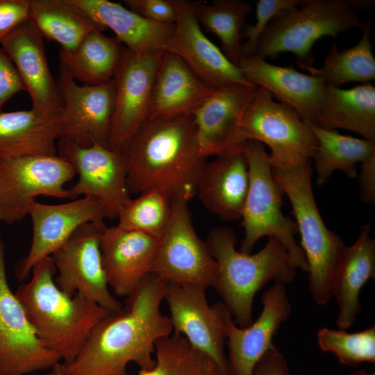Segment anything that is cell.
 <instances>
[{"mask_svg":"<svg viewBox=\"0 0 375 375\" xmlns=\"http://www.w3.org/2000/svg\"><path fill=\"white\" fill-rule=\"evenodd\" d=\"M158 239L117 226H106L100 238L108 286L119 297L130 296L151 273Z\"/></svg>","mask_w":375,"mask_h":375,"instance_id":"cell-22","label":"cell"},{"mask_svg":"<svg viewBox=\"0 0 375 375\" xmlns=\"http://www.w3.org/2000/svg\"><path fill=\"white\" fill-rule=\"evenodd\" d=\"M272 171L292 205L301 247L308 265L311 296L317 305H326L333 298L334 276L346 246L326 227L320 215L312 188L311 160Z\"/></svg>","mask_w":375,"mask_h":375,"instance_id":"cell-5","label":"cell"},{"mask_svg":"<svg viewBox=\"0 0 375 375\" xmlns=\"http://www.w3.org/2000/svg\"><path fill=\"white\" fill-rule=\"evenodd\" d=\"M126 8L151 22L174 24L176 9L173 0H124Z\"/></svg>","mask_w":375,"mask_h":375,"instance_id":"cell-39","label":"cell"},{"mask_svg":"<svg viewBox=\"0 0 375 375\" xmlns=\"http://www.w3.org/2000/svg\"><path fill=\"white\" fill-rule=\"evenodd\" d=\"M244 151L249 184L240 219L244 236L240 251L251 253L260 238L273 237L289 253L292 266L308 272L303 251L295 240L297 224L282 212L283 192L273 177L268 153L263 144L255 140L246 141Z\"/></svg>","mask_w":375,"mask_h":375,"instance_id":"cell-7","label":"cell"},{"mask_svg":"<svg viewBox=\"0 0 375 375\" xmlns=\"http://www.w3.org/2000/svg\"><path fill=\"white\" fill-rule=\"evenodd\" d=\"M28 215L33 238L28 252L15 267L20 282L27 279L34 266L51 256L81 226L106 219L101 202L89 196L60 204H45L36 200L31 206Z\"/></svg>","mask_w":375,"mask_h":375,"instance_id":"cell-17","label":"cell"},{"mask_svg":"<svg viewBox=\"0 0 375 375\" xmlns=\"http://www.w3.org/2000/svg\"><path fill=\"white\" fill-rule=\"evenodd\" d=\"M262 308L257 319L239 327L231 317L226 325L230 375H252L260 358L275 345L273 338L289 318L292 307L285 285L274 282L262 296Z\"/></svg>","mask_w":375,"mask_h":375,"instance_id":"cell-19","label":"cell"},{"mask_svg":"<svg viewBox=\"0 0 375 375\" xmlns=\"http://www.w3.org/2000/svg\"><path fill=\"white\" fill-rule=\"evenodd\" d=\"M354 1L304 0L296 9L274 17L260 35L252 56L265 59L281 53H292L303 69L312 67V49L325 36L362 25L353 7Z\"/></svg>","mask_w":375,"mask_h":375,"instance_id":"cell-6","label":"cell"},{"mask_svg":"<svg viewBox=\"0 0 375 375\" xmlns=\"http://www.w3.org/2000/svg\"><path fill=\"white\" fill-rule=\"evenodd\" d=\"M60 356L38 338L8 285L5 247L0 242V375H26L51 369Z\"/></svg>","mask_w":375,"mask_h":375,"instance_id":"cell-14","label":"cell"},{"mask_svg":"<svg viewBox=\"0 0 375 375\" xmlns=\"http://www.w3.org/2000/svg\"><path fill=\"white\" fill-rule=\"evenodd\" d=\"M362 34L355 46L338 51L334 42L322 67L313 66L305 69L310 75L322 77L326 86L340 88L349 82L370 83L375 78V58L370 42L371 21L362 24Z\"/></svg>","mask_w":375,"mask_h":375,"instance_id":"cell-33","label":"cell"},{"mask_svg":"<svg viewBox=\"0 0 375 375\" xmlns=\"http://www.w3.org/2000/svg\"><path fill=\"white\" fill-rule=\"evenodd\" d=\"M30 19L44 39L65 51L74 50L90 33L106 30L68 0H30Z\"/></svg>","mask_w":375,"mask_h":375,"instance_id":"cell-31","label":"cell"},{"mask_svg":"<svg viewBox=\"0 0 375 375\" xmlns=\"http://www.w3.org/2000/svg\"><path fill=\"white\" fill-rule=\"evenodd\" d=\"M347 375H375V374L374 372H369L365 370H359Z\"/></svg>","mask_w":375,"mask_h":375,"instance_id":"cell-45","label":"cell"},{"mask_svg":"<svg viewBox=\"0 0 375 375\" xmlns=\"http://www.w3.org/2000/svg\"><path fill=\"white\" fill-rule=\"evenodd\" d=\"M317 140L313 156L316 183L324 185L335 170L357 176L356 165L375 155V141L353 138L310 125Z\"/></svg>","mask_w":375,"mask_h":375,"instance_id":"cell-32","label":"cell"},{"mask_svg":"<svg viewBox=\"0 0 375 375\" xmlns=\"http://www.w3.org/2000/svg\"><path fill=\"white\" fill-rule=\"evenodd\" d=\"M251 10L249 3L240 0H215L210 4L198 2L200 25L219 40L222 51L234 65L242 58V35Z\"/></svg>","mask_w":375,"mask_h":375,"instance_id":"cell-34","label":"cell"},{"mask_svg":"<svg viewBox=\"0 0 375 375\" xmlns=\"http://www.w3.org/2000/svg\"><path fill=\"white\" fill-rule=\"evenodd\" d=\"M46 375H66L63 368V364L60 362L56 364Z\"/></svg>","mask_w":375,"mask_h":375,"instance_id":"cell-44","label":"cell"},{"mask_svg":"<svg viewBox=\"0 0 375 375\" xmlns=\"http://www.w3.org/2000/svg\"><path fill=\"white\" fill-rule=\"evenodd\" d=\"M123 151L130 194L160 190L171 201L196 195L207 161L193 115L147 118Z\"/></svg>","mask_w":375,"mask_h":375,"instance_id":"cell-2","label":"cell"},{"mask_svg":"<svg viewBox=\"0 0 375 375\" xmlns=\"http://www.w3.org/2000/svg\"><path fill=\"white\" fill-rule=\"evenodd\" d=\"M370 224L360 227L358 238L345 247L333 282V297L338 306L336 319L340 329L347 330L361 310L360 292L375 277V240L370 235Z\"/></svg>","mask_w":375,"mask_h":375,"instance_id":"cell-27","label":"cell"},{"mask_svg":"<svg viewBox=\"0 0 375 375\" xmlns=\"http://www.w3.org/2000/svg\"><path fill=\"white\" fill-rule=\"evenodd\" d=\"M317 341L322 351L333 353L341 364L357 367L375 362L374 325L351 333L324 327L317 331Z\"/></svg>","mask_w":375,"mask_h":375,"instance_id":"cell-37","label":"cell"},{"mask_svg":"<svg viewBox=\"0 0 375 375\" xmlns=\"http://www.w3.org/2000/svg\"><path fill=\"white\" fill-rule=\"evenodd\" d=\"M75 174L58 155L0 158V222L22 221L39 196L69 198L65 185Z\"/></svg>","mask_w":375,"mask_h":375,"instance_id":"cell-9","label":"cell"},{"mask_svg":"<svg viewBox=\"0 0 375 375\" xmlns=\"http://www.w3.org/2000/svg\"><path fill=\"white\" fill-rule=\"evenodd\" d=\"M301 2V0H259L256 3V22L245 25L242 32V38L246 39V42L242 43V56L253 55L260 35L274 17L282 12L296 9Z\"/></svg>","mask_w":375,"mask_h":375,"instance_id":"cell-38","label":"cell"},{"mask_svg":"<svg viewBox=\"0 0 375 375\" xmlns=\"http://www.w3.org/2000/svg\"><path fill=\"white\" fill-rule=\"evenodd\" d=\"M164 53L124 48L114 77L115 107L109 148L123 151L147 119L153 84Z\"/></svg>","mask_w":375,"mask_h":375,"instance_id":"cell-16","label":"cell"},{"mask_svg":"<svg viewBox=\"0 0 375 375\" xmlns=\"http://www.w3.org/2000/svg\"><path fill=\"white\" fill-rule=\"evenodd\" d=\"M154 353L153 367L140 369L137 375H208L217 367L183 335L174 333L156 342Z\"/></svg>","mask_w":375,"mask_h":375,"instance_id":"cell-35","label":"cell"},{"mask_svg":"<svg viewBox=\"0 0 375 375\" xmlns=\"http://www.w3.org/2000/svg\"><path fill=\"white\" fill-rule=\"evenodd\" d=\"M57 155L66 160L78 174L69 190V199L89 196L103 206L106 218H117L122 208L131 199L126 187L127 159L124 151L99 143L82 147L60 139Z\"/></svg>","mask_w":375,"mask_h":375,"instance_id":"cell-13","label":"cell"},{"mask_svg":"<svg viewBox=\"0 0 375 375\" xmlns=\"http://www.w3.org/2000/svg\"><path fill=\"white\" fill-rule=\"evenodd\" d=\"M62 113L0 111V158L56 156Z\"/></svg>","mask_w":375,"mask_h":375,"instance_id":"cell-28","label":"cell"},{"mask_svg":"<svg viewBox=\"0 0 375 375\" xmlns=\"http://www.w3.org/2000/svg\"><path fill=\"white\" fill-rule=\"evenodd\" d=\"M96 23L109 28L128 49L135 52L167 51L174 24L149 21L121 3L108 0H68Z\"/></svg>","mask_w":375,"mask_h":375,"instance_id":"cell-26","label":"cell"},{"mask_svg":"<svg viewBox=\"0 0 375 375\" xmlns=\"http://www.w3.org/2000/svg\"><path fill=\"white\" fill-rule=\"evenodd\" d=\"M30 18V0H0V42Z\"/></svg>","mask_w":375,"mask_h":375,"instance_id":"cell-41","label":"cell"},{"mask_svg":"<svg viewBox=\"0 0 375 375\" xmlns=\"http://www.w3.org/2000/svg\"><path fill=\"white\" fill-rule=\"evenodd\" d=\"M314 126L347 129L375 141V87L371 83L347 90L326 86Z\"/></svg>","mask_w":375,"mask_h":375,"instance_id":"cell-29","label":"cell"},{"mask_svg":"<svg viewBox=\"0 0 375 375\" xmlns=\"http://www.w3.org/2000/svg\"><path fill=\"white\" fill-rule=\"evenodd\" d=\"M26 91L16 67L0 47V111L3 104L17 92Z\"/></svg>","mask_w":375,"mask_h":375,"instance_id":"cell-40","label":"cell"},{"mask_svg":"<svg viewBox=\"0 0 375 375\" xmlns=\"http://www.w3.org/2000/svg\"><path fill=\"white\" fill-rule=\"evenodd\" d=\"M360 198L364 204L375 203V155L360 163L358 176Z\"/></svg>","mask_w":375,"mask_h":375,"instance_id":"cell-43","label":"cell"},{"mask_svg":"<svg viewBox=\"0 0 375 375\" xmlns=\"http://www.w3.org/2000/svg\"><path fill=\"white\" fill-rule=\"evenodd\" d=\"M176 9L174 28L168 49L178 55L207 85L219 88L251 84L204 34L197 17L199 1L173 0Z\"/></svg>","mask_w":375,"mask_h":375,"instance_id":"cell-18","label":"cell"},{"mask_svg":"<svg viewBox=\"0 0 375 375\" xmlns=\"http://www.w3.org/2000/svg\"><path fill=\"white\" fill-rule=\"evenodd\" d=\"M208 375H222L219 369L215 367Z\"/></svg>","mask_w":375,"mask_h":375,"instance_id":"cell-46","label":"cell"},{"mask_svg":"<svg viewBox=\"0 0 375 375\" xmlns=\"http://www.w3.org/2000/svg\"><path fill=\"white\" fill-rule=\"evenodd\" d=\"M124 47L115 37L101 31L87 35L71 51H59L60 65L75 79L94 85L114 78Z\"/></svg>","mask_w":375,"mask_h":375,"instance_id":"cell-30","label":"cell"},{"mask_svg":"<svg viewBox=\"0 0 375 375\" xmlns=\"http://www.w3.org/2000/svg\"><path fill=\"white\" fill-rule=\"evenodd\" d=\"M1 241H2V240H1V234H0V242H1Z\"/></svg>","mask_w":375,"mask_h":375,"instance_id":"cell-47","label":"cell"},{"mask_svg":"<svg viewBox=\"0 0 375 375\" xmlns=\"http://www.w3.org/2000/svg\"><path fill=\"white\" fill-rule=\"evenodd\" d=\"M252 375H291L287 361L274 346L269 349L258 362Z\"/></svg>","mask_w":375,"mask_h":375,"instance_id":"cell-42","label":"cell"},{"mask_svg":"<svg viewBox=\"0 0 375 375\" xmlns=\"http://www.w3.org/2000/svg\"><path fill=\"white\" fill-rule=\"evenodd\" d=\"M172 202L160 190H150L130 199L120 210L117 226L159 239L170 221Z\"/></svg>","mask_w":375,"mask_h":375,"instance_id":"cell-36","label":"cell"},{"mask_svg":"<svg viewBox=\"0 0 375 375\" xmlns=\"http://www.w3.org/2000/svg\"><path fill=\"white\" fill-rule=\"evenodd\" d=\"M249 184L244 142L206 162L196 195L209 212L224 221L241 219Z\"/></svg>","mask_w":375,"mask_h":375,"instance_id":"cell-24","label":"cell"},{"mask_svg":"<svg viewBox=\"0 0 375 375\" xmlns=\"http://www.w3.org/2000/svg\"><path fill=\"white\" fill-rule=\"evenodd\" d=\"M106 226L104 222L83 224L51 258L60 290L69 297L82 295L110 314L122 306L109 290L102 265L100 238Z\"/></svg>","mask_w":375,"mask_h":375,"instance_id":"cell-12","label":"cell"},{"mask_svg":"<svg viewBox=\"0 0 375 375\" xmlns=\"http://www.w3.org/2000/svg\"><path fill=\"white\" fill-rule=\"evenodd\" d=\"M56 272L51 256L45 258L34 266L30 281L20 285L15 294L38 338L69 363L108 313L82 295L64 293L55 283Z\"/></svg>","mask_w":375,"mask_h":375,"instance_id":"cell-3","label":"cell"},{"mask_svg":"<svg viewBox=\"0 0 375 375\" xmlns=\"http://www.w3.org/2000/svg\"><path fill=\"white\" fill-rule=\"evenodd\" d=\"M258 88L253 84L217 88L194 111L197 138L206 158L245 142L241 135V122Z\"/></svg>","mask_w":375,"mask_h":375,"instance_id":"cell-20","label":"cell"},{"mask_svg":"<svg viewBox=\"0 0 375 375\" xmlns=\"http://www.w3.org/2000/svg\"><path fill=\"white\" fill-rule=\"evenodd\" d=\"M238 67L250 83L268 90L309 125L316 124L326 88L324 78L274 65L253 56H242Z\"/></svg>","mask_w":375,"mask_h":375,"instance_id":"cell-23","label":"cell"},{"mask_svg":"<svg viewBox=\"0 0 375 375\" xmlns=\"http://www.w3.org/2000/svg\"><path fill=\"white\" fill-rule=\"evenodd\" d=\"M238 240L229 228H212L206 244L216 261L212 287L232 314L235 324L246 327L253 322L256 293L269 281L290 283L296 275L286 249L274 238H268L258 252L244 253L236 249Z\"/></svg>","mask_w":375,"mask_h":375,"instance_id":"cell-4","label":"cell"},{"mask_svg":"<svg viewBox=\"0 0 375 375\" xmlns=\"http://www.w3.org/2000/svg\"><path fill=\"white\" fill-rule=\"evenodd\" d=\"M44 38L30 18L0 42L1 49L19 72L32 101V108L53 114L62 112L56 80L47 61Z\"/></svg>","mask_w":375,"mask_h":375,"instance_id":"cell-21","label":"cell"},{"mask_svg":"<svg viewBox=\"0 0 375 375\" xmlns=\"http://www.w3.org/2000/svg\"><path fill=\"white\" fill-rule=\"evenodd\" d=\"M241 135L244 142L255 140L269 147L272 169L290 168L310 160L317 147L310 126L260 87L244 114Z\"/></svg>","mask_w":375,"mask_h":375,"instance_id":"cell-8","label":"cell"},{"mask_svg":"<svg viewBox=\"0 0 375 375\" xmlns=\"http://www.w3.org/2000/svg\"><path fill=\"white\" fill-rule=\"evenodd\" d=\"M172 202L170 221L158 239L151 273L167 283L212 287L217 263L206 242L197 235L189 201Z\"/></svg>","mask_w":375,"mask_h":375,"instance_id":"cell-10","label":"cell"},{"mask_svg":"<svg viewBox=\"0 0 375 375\" xmlns=\"http://www.w3.org/2000/svg\"><path fill=\"white\" fill-rule=\"evenodd\" d=\"M62 112L60 139L82 147L99 143L109 148L115 107L114 78L99 85H78L62 66L57 78Z\"/></svg>","mask_w":375,"mask_h":375,"instance_id":"cell-15","label":"cell"},{"mask_svg":"<svg viewBox=\"0 0 375 375\" xmlns=\"http://www.w3.org/2000/svg\"><path fill=\"white\" fill-rule=\"evenodd\" d=\"M166 283L150 273L124 307L94 327L74 360L63 363L66 375H126L131 362L152 368L156 342L173 332L160 310Z\"/></svg>","mask_w":375,"mask_h":375,"instance_id":"cell-1","label":"cell"},{"mask_svg":"<svg viewBox=\"0 0 375 375\" xmlns=\"http://www.w3.org/2000/svg\"><path fill=\"white\" fill-rule=\"evenodd\" d=\"M206 290L195 285L166 283L163 299L169 307L172 333L183 335L208 356L222 375H230L225 353L226 325L233 316L223 302L210 306Z\"/></svg>","mask_w":375,"mask_h":375,"instance_id":"cell-11","label":"cell"},{"mask_svg":"<svg viewBox=\"0 0 375 375\" xmlns=\"http://www.w3.org/2000/svg\"><path fill=\"white\" fill-rule=\"evenodd\" d=\"M215 90L178 55L165 51L153 84L147 118L193 115Z\"/></svg>","mask_w":375,"mask_h":375,"instance_id":"cell-25","label":"cell"}]
</instances>
